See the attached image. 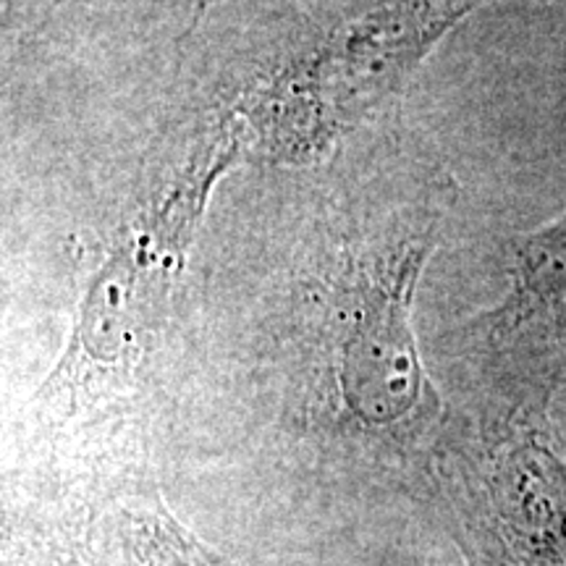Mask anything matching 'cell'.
<instances>
[{"mask_svg": "<svg viewBox=\"0 0 566 566\" xmlns=\"http://www.w3.org/2000/svg\"><path fill=\"white\" fill-rule=\"evenodd\" d=\"M430 504L464 566H566V438L548 417V388L441 436Z\"/></svg>", "mask_w": 566, "mask_h": 566, "instance_id": "cell-1", "label": "cell"}, {"mask_svg": "<svg viewBox=\"0 0 566 566\" xmlns=\"http://www.w3.org/2000/svg\"><path fill=\"white\" fill-rule=\"evenodd\" d=\"M6 566H237L179 522L163 488L111 501L76 525L6 551Z\"/></svg>", "mask_w": 566, "mask_h": 566, "instance_id": "cell-2", "label": "cell"}, {"mask_svg": "<svg viewBox=\"0 0 566 566\" xmlns=\"http://www.w3.org/2000/svg\"><path fill=\"white\" fill-rule=\"evenodd\" d=\"M527 258H562L564 265L546 273L527 275V286H522L516 300L493 321V338L514 336L516 328L533 321H548L556 325V331H566V221L546 237L535 239Z\"/></svg>", "mask_w": 566, "mask_h": 566, "instance_id": "cell-3", "label": "cell"}]
</instances>
